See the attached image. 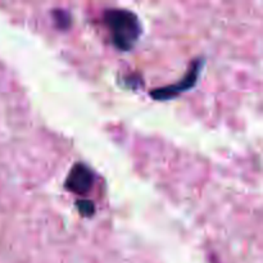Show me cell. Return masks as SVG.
Returning a JSON list of instances; mask_svg holds the SVG:
<instances>
[{"mask_svg": "<svg viewBox=\"0 0 263 263\" xmlns=\"http://www.w3.org/2000/svg\"><path fill=\"white\" fill-rule=\"evenodd\" d=\"M54 20L58 23V27L67 28L69 26V14L63 11L54 12Z\"/></svg>", "mask_w": 263, "mask_h": 263, "instance_id": "5b68a950", "label": "cell"}, {"mask_svg": "<svg viewBox=\"0 0 263 263\" xmlns=\"http://www.w3.org/2000/svg\"><path fill=\"white\" fill-rule=\"evenodd\" d=\"M104 23L109 28L112 42L117 49L128 52L135 47L142 35V26L135 13L126 9H107Z\"/></svg>", "mask_w": 263, "mask_h": 263, "instance_id": "6da1fadb", "label": "cell"}, {"mask_svg": "<svg viewBox=\"0 0 263 263\" xmlns=\"http://www.w3.org/2000/svg\"><path fill=\"white\" fill-rule=\"evenodd\" d=\"M203 64H204L203 59H197V61H194L190 64V68H189L185 77L181 81H179V83H176V85L164 86V87H159V89L153 90V92L150 93L152 98H154V99L157 100H169L176 98L178 95H180L181 93L191 89V87L197 83L198 78H199Z\"/></svg>", "mask_w": 263, "mask_h": 263, "instance_id": "7a4b0ae2", "label": "cell"}, {"mask_svg": "<svg viewBox=\"0 0 263 263\" xmlns=\"http://www.w3.org/2000/svg\"><path fill=\"white\" fill-rule=\"evenodd\" d=\"M94 185V173L83 163H76L69 171L66 180V188L75 194L85 195Z\"/></svg>", "mask_w": 263, "mask_h": 263, "instance_id": "3957f363", "label": "cell"}, {"mask_svg": "<svg viewBox=\"0 0 263 263\" xmlns=\"http://www.w3.org/2000/svg\"><path fill=\"white\" fill-rule=\"evenodd\" d=\"M76 207H77L78 212L85 217L93 216L95 212L94 203L92 200H78V202H76Z\"/></svg>", "mask_w": 263, "mask_h": 263, "instance_id": "277c9868", "label": "cell"}]
</instances>
